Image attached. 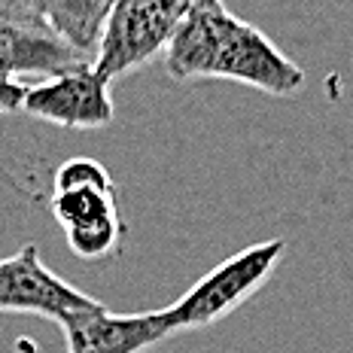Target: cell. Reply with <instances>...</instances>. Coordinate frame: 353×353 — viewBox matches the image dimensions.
Here are the masks:
<instances>
[{
    "label": "cell",
    "instance_id": "277c9868",
    "mask_svg": "<svg viewBox=\"0 0 353 353\" xmlns=\"http://www.w3.org/2000/svg\"><path fill=\"white\" fill-rule=\"evenodd\" d=\"M98 301L92 296L79 292L49 265H43L34 244L0 259V314H37L58 323L68 314L88 311Z\"/></svg>",
    "mask_w": 353,
    "mask_h": 353
},
{
    "label": "cell",
    "instance_id": "5b68a950",
    "mask_svg": "<svg viewBox=\"0 0 353 353\" xmlns=\"http://www.w3.org/2000/svg\"><path fill=\"white\" fill-rule=\"evenodd\" d=\"M110 85L92 61H83L40 85H28L21 110L61 128H104L113 122Z\"/></svg>",
    "mask_w": 353,
    "mask_h": 353
},
{
    "label": "cell",
    "instance_id": "8fae6325",
    "mask_svg": "<svg viewBox=\"0 0 353 353\" xmlns=\"http://www.w3.org/2000/svg\"><path fill=\"white\" fill-rule=\"evenodd\" d=\"M25 92H28V85L21 83V79H12V77L0 73V113H16V110H21Z\"/></svg>",
    "mask_w": 353,
    "mask_h": 353
},
{
    "label": "cell",
    "instance_id": "30bf717a",
    "mask_svg": "<svg viewBox=\"0 0 353 353\" xmlns=\"http://www.w3.org/2000/svg\"><path fill=\"white\" fill-rule=\"evenodd\" d=\"M0 21H43L40 0H0Z\"/></svg>",
    "mask_w": 353,
    "mask_h": 353
},
{
    "label": "cell",
    "instance_id": "3957f363",
    "mask_svg": "<svg viewBox=\"0 0 353 353\" xmlns=\"http://www.w3.org/2000/svg\"><path fill=\"white\" fill-rule=\"evenodd\" d=\"M186 10L183 0H113L94 43L92 68L113 83L156 61Z\"/></svg>",
    "mask_w": 353,
    "mask_h": 353
},
{
    "label": "cell",
    "instance_id": "7a4b0ae2",
    "mask_svg": "<svg viewBox=\"0 0 353 353\" xmlns=\"http://www.w3.org/2000/svg\"><path fill=\"white\" fill-rule=\"evenodd\" d=\"M283 256H286V241L271 238V241H259V244H250L241 253L219 262L216 268H210L174 305L161 307L171 335L204 329L210 323L223 320L225 314H232L234 307L244 305L274 274V268L281 265Z\"/></svg>",
    "mask_w": 353,
    "mask_h": 353
},
{
    "label": "cell",
    "instance_id": "ba28073f",
    "mask_svg": "<svg viewBox=\"0 0 353 353\" xmlns=\"http://www.w3.org/2000/svg\"><path fill=\"white\" fill-rule=\"evenodd\" d=\"M92 58L70 49L40 21H0V73L3 77H58Z\"/></svg>",
    "mask_w": 353,
    "mask_h": 353
},
{
    "label": "cell",
    "instance_id": "8992f818",
    "mask_svg": "<svg viewBox=\"0 0 353 353\" xmlns=\"http://www.w3.org/2000/svg\"><path fill=\"white\" fill-rule=\"evenodd\" d=\"M68 353H143L171 335L161 311L113 314L104 305L58 320Z\"/></svg>",
    "mask_w": 353,
    "mask_h": 353
},
{
    "label": "cell",
    "instance_id": "52a82bcc",
    "mask_svg": "<svg viewBox=\"0 0 353 353\" xmlns=\"http://www.w3.org/2000/svg\"><path fill=\"white\" fill-rule=\"evenodd\" d=\"M116 195L113 176L98 159H70L52 176L49 210L64 234L83 232L88 225L119 219Z\"/></svg>",
    "mask_w": 353,
    "mask_h": 353
},
{
    "label": "cell",
    "instance_id": "9c48e42d",
    "mask_svg": "<svg viewBox=\"0 0 353 353\" xmlns=\"http://www.w3.org/2000/svg\"><path fill=\"white\" fill-rule=\"evenodd\" d=\"M110 6L113 0H40L46 28L85 58H92L94 52Z\"/></svg>",
    "mask_w": 353,
    "mask_h": 353
},
{
    "label": "cell",
    "instance_id": "7c38bea8",
    "mask_svg": "<svg viewBox=\"0 0 353 353\" xmlns=\"http://www.w3.org/2000/svg\"><path fill=\"white\" fill-rule=\"evenodd\" d=\"M186 6H204V3H216V0H183Z\"/></svg>",
    "mask_w": 353,
    "mask_h": 353
},
{
    "label": "cell",
    "instance_id": "6da1fadb",
    "mask_svg": "<svg viewBox=\"0 0 353 353\" xmlns=\"http://www.w3.org/2000/svg\"><path fill=\"white\" fill-rule=\"evenodd\" d=\"M161 55L174 79H229L274 98L305 88V70L256 25L225 10L223 0L189 6Z\"/></svg>",
    "mask_w": 353,
    "mask_h": 353
}]
</instances>
